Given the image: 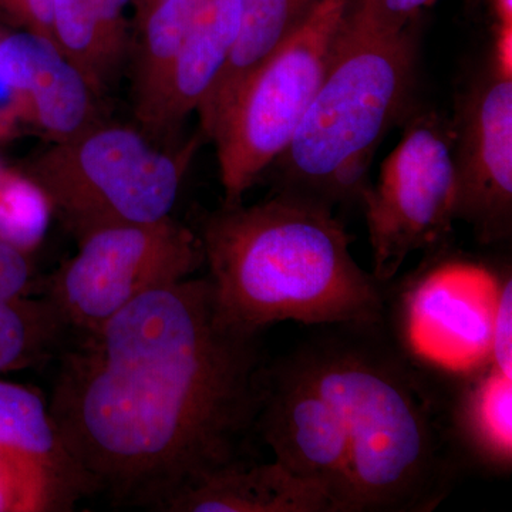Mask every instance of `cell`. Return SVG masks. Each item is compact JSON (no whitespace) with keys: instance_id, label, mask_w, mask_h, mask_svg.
I'll return each instance as SVG.
<instances>
[{"instance_id":"cell-1","label":"cell","mask_w":512,"mask_h":512,"mask_svg":"<svg viewBox=\"0 0 512 512\" xmlns=\"http://www.w3.org/2000/svg\"><path fill=\"white\" fill-rule=\"evenodd\" d=\"M63 349L49 410L90 497L165 511L248 458L269 362L222 320L210 279L141 295Z\"/></svg>"},{"instance_id":"cell-2","label":"cell","mask_w":512,"mask_h":512,"mask_svg":"<svg viewBox=\"0 0 512 512\" xmlns=\"http://www.w3.org/2000/svg\"><path fill=\"white\" fill-rule=\"evenodd\" d=\"M222 320L262 335L285 320L332 326L384 318L382 284L350 252L333 208L278 192L211 212L200 231Z\"/></svg>"},{"instance_id":"cell-3","label":"cell","mask_w":512,"mask_h":512,"mask_svg":"<svg viewBox=\"0 0 512 512\" xmlns=\"http://www.w3.org/2000/svg\"><path fill=\"white\" fill-rule=\"evenodd\" d=\"M380 322L333 325L289 359L335 407L349 443L355 512L427 511L446 495L439 412Z\"/></svg>"},{"instance_id":"cell-4","label":"cell","mask_w":512,"mask_h":512,"mask_svg":"<svg viewBox=\"0 0 512 512\" xmlns=\"http://www.w3.org/2000/svg\"><path fill=\"white\" fill-rule=\"evenodd\" d=\"M413 22L393 18L379 0H353L328 72L272 164L279 192L329 208L362 200L377 148L412 113Z\"/></svg>"},{"instance_id":"cell-5","label":"cell","mask_w":512,"mask_h":512,"mask_svg":"<svg viewBox=\"0 0 512 512\" xmlns=\"http://www.w3.org/2000/svg\"><path fill=\"white\" fill-rule=\"evenodd\" d=\"M201 131L178 150L153 146L143 130L94 121L30 158L22 177L76 241L97 229L171 217Z\"/></svg>"},{"instance_id":"cell-6","label":"cell","mask_w":512,"mask_h":512,"mask_svg":"<svg viewBox=\"0 0 512 512\" xmlns=\"http://www.w3.org/2000/svg\"><path fill=\"white\" fill-rule=\"evenodd\" d=\"M352 2L312 0L212 128L225 207L242 204L288 146L328 72Z\"/></svg>"},{"instance_id":"cell-7","label":"cell","mask_w":512,"mask_h":512,"mask_svg":"<svg viewBox=\"0 0 512 512\" xmlns=\"http://www.w3.org/2000/svg\"><path fill=\"white\" fill-rule=\"evenodd\" d=\"M204 265L197 232L168 217L97 229L46 279L45 298L69 332L86 333L144 293L191 278Z\"/></svg>"},{"instance_id":"cell-8","label":"cell","mask_w":512,"mask_h":512,"mask_svg":"<svg viewBox=\"0 0 512 512\" xmlns=\"http://www.w3.org/2000/svg\"><path fill=\"white\" fill-rule=\"evenodd\" d=\"M402 138L362 195L373 272L389 282L413 252L439 245L456 221L450 126L436 111H412Z\"/></svg>"},{"instance_id":"cell-9","label":"cell","mask_w":512,"mask_h":512,"mask_svg":"<svg viewBox=\"0 0 512 512\" xmlns=\"http://www.w3.org/2000/svg\"><path fill=\"white\" fill-rule=\"evenodd\" d=\"M456 221L495 245L512 234V70L488 60L458 94L450 126Z\"/></svg>"},{"instance_id":"cell-10","label":"cell","mask_w":512,"mask_h":512,"mask_svg":"<svg viewBox=\"0 0 512 512\" xmlns=\"http://www.w3.org/2000/svg\"><path fill=\"white\" fill-rule=\"evenodd\" d=\"M256 433L286 470L320 485L335 512H355L345 427L335 407L289 357L269 362Z\"/></svg>"},{"instance_id":"cell-11","label":"cell","mask_w":512,"mask_h":512,"mask_svg":"<svg viewBox=\"0 0 512 512\" xmlns=\"http://www.w3.org/2000/svg\"><path fill=\"white\" fill-rule=\"evenodd\" d=\"M0 77L18 96L20 113L52 141L66 140L96 121L92 87L43 37L0 33Z\"/></svg>"},{"instance_id":"cell-12","label":"cell","mask_w":512,"mask_h":512,"mask_svg":"<svg viewBox=\"0 0 512 512\" xmlns=\"http://www.w3.org/2000/svg\"><path fill=\"white\" fill-rule=\"evenodd\" d=\"M242 0H208L165 73L146 110L137 117L147 136L174 134L211 93L237 45Z\"/></svg>"},{"instance_id":"cell-13","label":"cell","mask_w":512,"mask_h":512,"mask_svg":"<svg viewBox=\"0 0 512 512\" xmlns=\"http://www.w3.org/2000/svg\"><path fill=\"white\" fill-rule=\"evenodd\" d=\"M0 453L26 468L45 491L52 512L72 511L90 497L79 467L64 446L42 394L0 382Z\"/></svg>"},{"instance_id":"cell-14","label":"cell","mask_w":512,"mask_h":512,"mask_svg":"<svg viewBox=\"0 0 512 512\" xmlns=\"http://www.w3.org/2000/svg\"><path fill=\"white\" fill-rule=\"evenodd\" d=\"M164 512H335L320 485L274 460L241 461L181 491Z\"/></svg>"},{"instance_id":"cell-15","label":"cell","mask_w":512,"mask_h":512,"mask_svg":"<svg viewBox=\"0 0 512 512\" xmlns=\"http://www.w3.org/2000/svg\"><path fill=\"white\" fill-rule=\"evenodd\" d=\"M495 291L480 282L437 275L414 289L410 322L417 345L430 356L471 362L490 355Z\"/></svg>"},{"instance_id":"cell-16","label":"cell","mask_w":512,"mask_h":512,"mask_svg":"<svg viewBox=\"0 0 512 512\" xmlns=\"http://www.w3.org/2000/svg\"><path fill=\"white\" fill-rule=\"evenodd\" d=\"M312 0H242L241 32L211 93L198 110L205 140L239 89L298 23Z\"/></svg>"},{"instance_id":"cell-17","label":"cell","mask_w":512,"mask_h":512,"mask_svg":"<svg viewBox=\"0 0 512 512\" xmlns=\"http://www.w3.org/2000/svg\"><path fill=\"white\" fill-rule=\"evenodd\" d=\"M208 0H147L140 25L134 114L147 109L165 73Z\"/></svg>"},{"instance_id":"cell-18","label":"cell","mask_w":512,"mask_h":512,"mask_svg":"<svg viewBox=\"0 0 512 512\" xmlns=\"http://www.w3.org/2000/svg\"><path fill=\"white\" fill-rule=\"evenodd\" d=\"M461 426L478 457L497 470L512 464V377L493 369L464 400Z\"/></svg>"},{"instance_id":"cell-19","label":"cell","mask_w":512,"mask_h":512,"mask_svg":"<svg viewBox=\"0 0 512 512\" xmlns=\"http://www.w3.org/2000/svg\"><path fill=\"white\" fill-rule=\"evenodd\" d=\"M55 43L83 74L97 97L103 96L117 72L109 55L94 0H52Z\"/></svg>"},{"instance_id":"cell-20","label":"cell","mask_w":512,"mask_h":512,"mask_svg":"<svg viewBox=\"0 0 512 512\" xmlns=\"http://www.w3.org/2000/svg\"><path fill=\"white\" fill-rule=\"evenodd\" d=\"M66 332L46 298L0 301V372L49 359L62 349Z\"/></svg>"},{"instance_id":"cell-21","label":"cell","mask_w":512,"mask_h":512,"mask_svg":"<svg viewBox=\"0 0 512 512\" xmlns=\"http://www.w3.org/2000/svg\"><path fill=\"white\" fill-rule=\"evenodd\" d=\"M50 214L43 195L22 175L0 174V239L29 251L45 234Z\"/></svg>"},{"instance_id":"cell-22","label":"cell","mask_w":512,"mask_h":512,"mask_svg":"<svg viewBox=\"0 0 512 512\" xmlns=\"http://www.w3.org/2000/svg\"><path fill=\"white\" fill-rule=\"evenodd\" d=\"M0 511H50L45 491L25 467L0 453Z\"/></svg>"},{"instance_id":"cell-23","label":"cell","mask_w":512,"mask_h":512,"mask_svg":"<svg viewBox=\"0 0 512 512\" xmlns=\"http://www.w3.org/2000/svg\"><path fill=\"white\" fill-rule=\"evenodd\" d=\"M490 356L494 369L512 377V281L505 279L495 291L491 320Z\"/></svg>"},{"instance_id":"cell-24","label":"cell","mask_w":512,"mask_h":512,"mask_svg":"<svg viewBox=\"0 0 512 512\" xmlns=\"http://www.w3.org/2000/svg\"><path fill=\"white\" fill-rule=\"evenodd\" d=\"M0 22L43 37L53 45L52 0H0Z\"/></svg>"},{"instance_id":"cell-25","label":"cell","mask_w":512,"mask_h":512,"mask_svg":"<svg viewBox=\"0 0 512 512\" xmlns=\"http://www.w3.org/2000/svg\"><path fill=\"white\" fill-rule=\"evenodd\" d=\"M32 285V265L28 251L0 239V301L26 298Z\"/></svg>"},{"instance_id":"cell-26","label":"cell","mask_w":512,"mask_h":512,"mask_svg":"<svg viewBox=\"0 0 512 512\" xmlns=\"http://www.w3.org/2000/svg\"><path fill=\"white\" fill-rule=\"evenodd\" d=\"M128 0H94L101 26L104 30L107 50L114 64L119 67L126 47V25L124 8Z\"/></svg>"},{"instance_id":"cell-27","label":"cell","mask_w":512,"mask_h":512,"mask_svg":"<svg viewBox=\"0 0 512 512\" xmlns=\"http://www.w3.org/2000/svg\"><path fill=\"white\" fill-rule=\"evenodd\" d=\"M379 2L393 18L414 20L421 10L430 6L434 0H379Z\"/></svg>"},{"instance_id":"cell-28","label":"cell","mask_w":512,"mask_h":512,"mask_svg":"<svg viewBox=\"0 0 512 512\" xmlns=\"http://www.w3.org/2000/svg\"><path fill=\"white\" fill-rule=\"evenodd\" d=\"M495 16V28L512 26V0H491Z\"/></svg>"}]
</instances>
